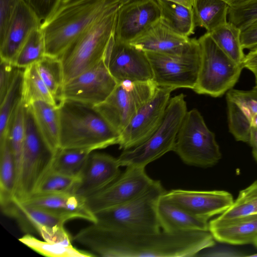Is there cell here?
<instances>
[{
    "mask_svg": "<svg viewBox=\"0 0 257 257\" xmlns=\"http://www.w3.org/2000/svg\"><path fill=\"white\" fill-rule=\"evenodd\" d=\"M257 214V180L239 193L232 205L216 217L228 220Z\"/></svg>",
    "mask_w": 257,
    "mask_h": 257,
    "instance_id": "obj_36",
    "label": "cell"
},
{
    "mask_svg": "<svg viewBox=\"0 0 257 257\" xmlns=\"http://www.w3.org/2000/svg\"><path fill=\"white\" fill-rule=\"evenodd\" d=\"M198 40L201 62L193 90L199 94L221 96L237 82L243 66L227 56L214 42L209 33H206Z\"/></svg>",
    "mask_w": 257,
    "mask_h": 257,
    "instance_id": "obj_8",
    "label": "cell"
},
{
    "mask_svg": "<svg viewBox=\"0 0 257 257\" xmlns=\"http://www.w3.org/2000/svg\"><path fill=\"white\" fill-rule=\"evenodd\" d=\"M229 8L223 0H193L192 9L196 27L211 32L227 22Z\"/></svg>",
    "mask_w": 257,
    "mask_h": 257,
    "instance_id": "obj_26",
    "label": "cell"
},
{
    "mask_svg": "<svg viewBox=\"0 0 257 257\" xmlns=\"http://www.w3.org/2000/svg\"><path fill=\"white\" fill-rule=\"evenodd\" d=\"M58 109L59 148L94 151L118 144L120 134L94 107L64 100Z\"/></svg>",
    "mask_w": 257,
    "mask_h": 257,
    "instance_id": "obj_3",
    "label": "cell"
},
{
    "mask_svg": "<svg viewBox=\"0 0 257 257\" xmlns=\"http://www.w3.org/2000/svg\"><path fill=\"white\" fill-rule=\"evenodd\" d=\"M248 256H253V257H257V253H255V254H251V255H247Z\"/></svg>",
    "mask_w": 257,
    "mask_h": 257,
    "instance_id": "obj_52",
    "label": "cell"
},
{
    "mask_svg": "<svg viewBox=\"0 0 257 257\" xmlns=\"http://www.w3.org/2000/svg\"><path fill=\"white\" fill-rule=\"evenodd\" d=\"M228 22L241 31L257 20V0H247L238 6L229 7Z\"/></svg>",
    "mask_w": 257,
    "mask_h": 257,
    "instance_id": "obj_39",
    "label": "cell"
},
{
    "mask_svg": "<svg viewBox=\"0 0 257 257\" xmlns=\"http://www.w3.org/2000/svg\"><path fill=\"white\" fill-rule=\"evenodd\" d=\"M37 17L44 22L58 9L62 0H24Z\"/></svg>",
    "mask_w": 257,
    "mask_h": 257,
    "instance_id": "obj_41",
    "label": "cell"
},
{
    "mask_svg": "<svg viewBox=\"0 0 257 257\" xmlns=\"http://www.w3.org/2000/svg\"><path fill=\"white\" fill-rule=\"evenodd\" d=\"M158 87L151 81H123L109 97L94 107L119 134L136 112L155 94Z\"/></svg>",
    "mask_w": 257,
    "mask_h": 257,
    "instance_id": "obj_11",
    "label": "cell"
},
{
    "mask_svg": "<svg viewBox=\"0 0 257 257\" xmlns=\"http://www.w3.org/2000/svg\"><path fill=\"white\" fill-rule=\"evenodd\" d=\"M161 18L157 0H134L119 9L114 39L130 43Z\"/></svg>",
    "mask_w": 257,
    "mask_h": 257,
    "instance_id": "obj_17",
    "label": "cell"
},
{
    "mask_svg": "<svg viewBox=\"0 0 257 257\" xmlns=\"http://www.w3.org/2000/svg\"><path fill=\"white\" fill-rule=\"evenodd\" d=\"M25 137L22 169L15 199L22 202L34 195L51 171L55 152L46 142L35 122L30 106H25Z\"/></svg>",
    "mask_w": 257,
    "mask_h": 257,
    "instance_id": "obj_7",
    "label": "cell"
},
{
    "mask_svg": "<svg viewBox=\"0 0 257 257\" xmlns=\"http://www.w3.org/2000/svg\"><path fill=\"white\" fill-rule=\"evenodd\" d=\"M251 127H257V113L254 114L251 120Z\"/></svg>",
    "mask_w": 257,
    "mask_h": 257,
    "instance_id": "obj_49",
    "label": "cell"
},
{
    "mask_svg": "<svg viewBox=\"0 0 257 257\" xmlns=\"http://www.w3.org/2000/svg\"><path fill=\"white\" fill-rule=\"evenodd\" d=\"M22 0H0V42L4 39L13 15Z\"/></svg>",
    "mask_w": 257,
    "mask_h": 257,
    "instance_id": "obj_42",
    "label": "cell"
},
{
    "mask_svg": "<svg viewBox=\"0 0 257 257\" xmlns=\"http://www.w3.org/2000/svg\"><path fill=\"white\" fill-rule=\"evenodd\" d=\"M173 151L184 163L197 167L212 166L221 158L214 134L208 128L196 108L186 112Z\"/></svg>",
    "mask_w": 257,
    "mask_h": 257,
    "instance_id": "obj_9",
    "label": "cell"
},
{
    "mask_svg": "<svg viewBox=\"0 0 257 257\" xmlns=\"http://www.w3.org/2000/svg\"><path fill=\"white\" fill-rule=\"evenodd\" d=\"M120 1L122 2V4L124 5V4H125L129 3L134 0H120Z\"/></svg>",
    "mask_w": 257,
    "mask_h": 257,
    "instance_id": "obj_50",
    "label": "cell"
},
{
    "mask_svg": "<svg viewBox=\"0 0 257 257\" xmlns=\"http://www.w3.org/2000/svg\"><path fill=\"white\" fill-rule=\"evenodd\" d=\"M92 152L86 149L59 148L55 153L51 171L79 178Z\"/></svg>",
    "mask_w": 257,
    "mask_h": 257,
    "instance_id": "obj_31",
    "label": "cell"
},
{
    "mask_svg": "<svg viewBox=\"0 0 257 257\" xmlns=\"http://www.w3.org/2000/svg\"><path fill=\"white\" fill-rule=\"evenodd\" d=\"M17 175L8 140L0 145V205L2 211L15 200Z\"/></svg>",
    "mask_w": 257,
    "mask_h": 257,
    "instance_id": "obj_28",
    "label": "cell"
},
{
    "mask_svg": "<svg viewBox=\"0 0 257 257\" xmlns=\"http://www.w3.org/2000/svg\"><path fill=\"white\" fill-rule=\"evenodd\" d=\"M119 4L88 28L66 51L61 60L64 84L104 60L114 39Z\"/></svg>",
    "mask_w": 257,
    "mask_h": 257,
    "instance_id": "obj_4",
    "label": "cell"
},
{
    "mask_svg": "<svg viewBox=\"0 0 257 257\" xmlns=\"http://www.w3.org/2000/svg\"><path fill=\"white\" fill-rule=\"evenodd\" d=\"M209 231L215 240L224 243H252L257 236V214L228 220L216 218L209 222Z\"/></svg>",
    "mask_w": 257,
    "mask_h": 257,
    "instance_id": "obj_23",
    "label": "cell"
},
{
    "mask_svg": "<svg viewBox=\"0 0 257 257\" xmlns=\"http://www.w3.org/2000/svg\"><path fill=\"white\" fill-rule=\"evenodd\" d=\"M145 52L152 70V81L158 87L194 89L201 62L198 40L191 39L188 48L180 54Z\"/></svg>",
    "mask_w": 257,
    "mask_h": 257,
    "instance_id": "obj_10",
    "label": "cell"
},
{
    "mask_svg": "<svg viewBox=\"0 0 257 257\" xmlns=\"http://www.w3.org/2000/svg\"><path fill=\"white\" fill-rule=\"evenodd\" d=\"M36 65L40 77L59 105L62 101V90L64 84L61 59L45 56Z\"/></svg>",
    "mask_w": 257,
    "mask_h": 257,
    "instance_id": "obj_33",
    "label": "cell"
},
{
    "mask_svg": "<svg viewBox=\"0 0 257 257\" xmlns=\"http://www.w3.org/2000/svg\"><path fill=\"white\" fill-rule=\"evenodd\" d=\"M185 96L180 93L170 99L163 121L154 134L142 144L124 150L117 158L120 166L144 167L173 151L177 134L187 111Z\"/></svg>",
    "mask_w": 257,
    "mask_h": 257,
    "instance_id": "obj_6",
    "label": "cell"
},
{
    "mask_svg": "<svg viewBox=\"0 0 257 257\" xmlns=\"http://www.w3.org/2000/svg\"><path fill=\"white\" fill-rule=\"evenodd\" d=\"M157 214L161 228L167 231H209L208 220L190 213L163 196L157 205Z\"/></svg>",
    "mask_w": 257,
    "mask_h": 257,
    "instance_id": "obj_24",
    "label": "cell"
},
{
    "mask_svg": "<svg viewBox=\"0 0 257 257\" xmlns=\"http://www.w3.org/2000/svg\"><path fill=\"white\" fill-rule=\"evenodd\" d=\"M184 6L189 8H192L193 0H167Z\"/></svg>",
    "mask_w": 257,
    "mask_h": 257,
    "instance_id": "obj_47",
    "label": "cell"
},
{
    "mask_svg": "<svg viewBox=\"0 0 257 257\" xmlns=\"http://www.w3.org/2000/svg\"><path fill=\"white\" fill-rule=\"evenodd\" d=\"M209 33L219 48L232 60L242 65L245 55L240 42L241 30L229 22Z\"/></svg>",
    "mask_w": 257,
    "mask_h": 257,
    "instance_id": "obj_30",
    "label": "cell"
},
{
    "mask_svg": "<svg viewBox=\"0 0 257 257\" xmlns=\"http://www.w3.org/2000/svg\"><path fill=\"white\" fill-rule=\"evenodd\" d=\"M249 143L252 149L253 157L257 161V127H251Z\"/></svg>",
    "mask_w": 257,
    "mask_h": 257,
    "instance_id": "obj_46",
    "label": "cell"
},
{
    "mask_svg": "<svg viewBox=\"0 0 257 257\" xmlns=\"http://www.w3.org/2000/svg\"><path fill=\"white\" fill-rule=\"evenodd\" d=\"M173 90L158 87L155 94L133 116L120 134L118 145L123 151L133 148L148 140L164 118Z\"/></svg>",
    "mask_w": 257,
    "mask_h": 257,
    "instance_id": "obj_13",
    "label": "cell"
},
{
    "mask_svg": "<svg viewBox=\"0 0 257 257\" xmlns=\"http://www.w3.org/2000/svg\"><path fill=\"white\" fill-rule=\"evenodd\" d=\"M163 197L190 213L206 220L222 214L234 202L230 193L222 190L201 191L176 189L166 191Z\"/></svg>",
    "mask_w": 257,
    "mask_h": 257,
    "instance_id": "obj_16",
    "label": "cell"
},
{
    "mask_svg": "<svg viewBox=\"0 0 257 257\" xmlns=\"http://www.w3.org/2000/svg\"><path fill=\"white\" fill-rule=\"evenodd\" d=\"M25 204L42 208L66 218L81 219L94 223L95 214L88 208L86 199L74 193L35 194Z\"/></svg>",
    "mask_w": 257,
    "mask_h": 257,
    "instance_id": "obj_22",
    "label": "cell"
},
{
    "mask_svg": "<svg viewBox=\"0 0 257 257\" xmlns=\"http://www.w3.org/2000/svg\"><path fill=\"white\" fill-rule=\"evenodd\" d=\"M117 159L93 151L89 155L74 193L85 199L102 190L121 174Z\"/></svg>",
    "mask_w": 257,
    "mask_h": 257,
    "instance_id": "obj_18",
    "label": "cell"
},
{
    "mask_svg": "<svg viewBox=\"0 0 257 257\" xmlns=\"http://www.w3.org/2000/svg\"><path fill=\"white\" fill-rule=\"evenodd\" d=\"M240 42L243 49L251 50L257 47V20L241 31Z\"/></svg>",
    "mask_w": 257,
    "mask_h": 257,
    "instance_id": "obj_43",
    "label": "cell"
},
{
    "mask_svg": "<svg viewBox=\"0 0 257 257\" xmlns=\"http://www.w3.org/2000/svg\"><path fill=\"white\" fill-rule=\"evenodd\" d=\"M58 106L57 101L40 77L36 65L26 67L23 74L22 103L25 107L37 101Z\"/></svg>",
    "mask_w": 257,
    "mask_h": 257,
    "instance_id": "obj_29",
    "label": "cell"
},
{
    "mask_svg": "<svg viewBox=\"0 0 257 257\" xmlns=\"http://www.w3.org/2000/svg\"><path fill=\"white\" fill-rule=\"evenodd\" d=\"M46 56L45 42L41 28L32 31L19 52L14 64L21 68L35 64Z\"/></svg>",
    "mask_w": 257,
    "mask_h": 257,
    "instance_id": "obj_37",
    "label": "cell"
},
{
    "mask_svg": "<svg viewBox=\"0 0 257 257\" xmlns=\"http://www.w3.org/2000/svg\"><path fill=\"white\" fill-rule=\"evenodd\" d=\"M120 0H62L41 29L46 56L61 59L69 47L97 20Z\"/></svg>",
    "mask_w": 257,
    "mask_h": 257,
    "instance_id": "obj_2",
    "label": "cell"
},
{
    "mask_svg": "<svg viewBox=\"0 0 257 257\" xmlns=\"http://www.w3.org/2000/svg\"><path fill=\"white\" fill-rule=\"evenodd\" d=\"M30 106L39 132L51 149L56 152L60 147L58 106L39 101Z\"/></svg>",
    "mask_w": 257,
    "mask_h": 257,
    "instance_id": "obj_25",
    "label": "cell"
},
{
    "mask_svg": "<svg viewBox=\"0 0 257 257\" xmlns=\"http://www.w3.org/2000/svg\"><path fill=\"white\" fill-rule=\"evenodd\" d=\"M79 180V178L51 171L42 181L35 194L74 193Z\"/></svg>",
    "mask_w": 257,
    "mask_h": 257,
    "instance_id": "obj_38",
    "label": "cell"
},
{
    "mask_svg": "<svg viewBox=\"0 0 257 257\" xmlns=\"http://www.w3.org/2000/svg\"><path fill=\"white\" fill-rule=\"evenodd\" d=\"M117 84L103 60L65 83L62 101L71 100L95 107L109 97Z\"/></svg>",
    "mask_w": 257,
    "mask_h": 257,
    "instance_id": "obj_14",
    "label": "cell"
},
{
    "mask_svg": "<svg viewBox=\"0 0 257 257\" xmlns=\"http://www.w3.org/2000/svg\"><path fill=\"white\" fill-rule=\"evenodd\" d=\"M72 240L104 257L196 256L215 244L209 231H127L96 223L81 229Z\"/></svg>",
    "mask_w": 257,
    "mask_h": 257,
    "instance_id": "obj_1",
    "label": "cell"
},
{
    "mask_svg": "<svg viewBox=\"0 0 257 257\" xmlns=\"http://www.w3.org/2000/svg\"><path fill=\"white\" fill-rule=\"evenodd\" d=\"M0 68V102L16 81L20 73L25 69L15 64L1 60Z\"/></svg>",
    "mask_w": 257,
    "mask_h": 257,
    "instance_id": "obj_40",
    "label": "cell"
},
{
    "mask_svg": "<svg viewBox=\"0 0 257 257\" xmlns=\"http://www.w3.org/2000/svg\"><path fill=\"white\" fill-rule=\"evenodd\" d=\"M166 191L159 181L139 196L120 205L95 214L96 223L103 227L121 231L161 230L157 205Z\"/></svg>",
    "mask_w": 257,
    "mask_h": 257,
    "instance_id": "obj_5",
    "label": "cell"
},
{
    "mask_svg": "<svg viewBox=\"0 0 257 257\" xmlns=\"http://www.w3.org/2000/svg\"><path fill=\"white\" fill-rule=\"evenodd\" d=\"M104 61L110 73L118 83L125 81L152 80V70L146 52L128 43L114 39Z\"/></svg>",
    "mask_w": 257,
    "mask_h": 257,
    "instance_id": "obj_15",
    "label": "cell"
},
{
    "mask_svg": "<svg viewBox=\"0 0 257 257\" xmlns=\"http://www.w3.org/2000/svg\"><path fill=\"white\" fill-rule=\"evenodd\" d=\"M252 244H253L254 246L257 247V236L255 237V238L253 240Z\"/></svg>",
    "mask_w": 257,
    "mask_h": 257,
    "instance_id": "obj_51",
    "label": "cell"
},
{
    "mask_svg": "<svg viewBox=\"0 0 257 257\" xmlns=\"http://www.w3.org/2000/svg\"><path fill=\"white\" fill-rule=\"evenodd\" d=\"M226 98L230 133L236 141L249 142L251 120L257 113V86L249 90L232 88Z\"/></svg>",
    "mask_w": 257,
    "mask_h": 257,
    "instance_id": "obj_20",
    "label": "cell"
},
{
    "mask_svg": "<svg viewBox=\"0 0 257 257\" xmlns=\"http://www.w3.org/2000/svg\"><path fill=\"white\" fill-rule=\"evenodd\" d=\"M25 137V106L21 103L10 124L8 136V142L15 163L17 182L22 169Z\"/></svg>",
    "mask_w": 257,
    "mask_h": 257,
    "instance_id": "obj_34",
    "label": "cell"
},
{
    "mask_svg": "<svg viewBox=\"0 0 257 257\" xmlns=\"http://www.w3.org/2000/svg\"><path fill=\"white\" fill-rule=\"evenodd\" d=\"M20 241L32 250L44 256L49 257H90L96 255L86 251L78 249L73 245L61 244L42 241L26 233L19 238Z\"/></svg>",
    "mask_w": 257,
    "mask_h": 257,
    "instance_id": "obj_35",
    "label": "cell"
},
{
    "mask_svg": "<svg viewBox=\"0 0 257 257\" xmlns=\"http://www.w3.org/2000/svg\"><path fill=\"white\" fill-rule=\"evenodd\" d=\"M226 2L229 7H235L245 2L247 0H223Z\"/></svg>",
    "mask_w": 257,
    "mask_h": 257,
    "instance_id": "obj_48",
    "label": "cell"
},
{
    "mask_svg": "<svg viewBox=\"0 0 257 257\" xmlns=\"http://www.w3.org/2000/svg\"><path fill=\"white\" fill-rule=\"evenodd\" d=\"M155 180L145 168L126 167L125 171L106 187L86 198V205L94 214L125 203L144 193Z\"/></svg>",
    "mask_w": 257,
    "mask_h": 257,
    "instance_id": "obj_12",
    "label": "cell"
},
{
    "mask_svg": "<svg viewBox=\"0 0 257 257\" xmlns=\"http://www.w3.org/2000/svg\"><path fill=\"white\" fill-rule=\"evenodd\" d=\"M191 42V39L176 33L160 18L128 43L144 52L178 55L185 52Z\"/></svg>",
    "mask_w": 257,
    "mask_h": 257,
    "instance_id": "obj_21",
    "label": "cell"
},
{
    "mask_svg": "<svg viewBox=\"0 0 257 257\" xmlns=\"http://www.w3.org/2000/svg\"><path fill=\"white\" fill-rule=\"evenodd\" d=\"M42 24L34 11L22 0L13 15L4 39L0 42L1 60L14 64L32 31L41 28Z\"/></svg>",
    "mask_w": 257,
    "mask_h": 257,
    "instance_id": "obj_19",
    "label": "cell"
},
{
    "mask_svg": "<svg viewBox=\"0 0 257 257\" xmlns=\"http://www.w3.org/2000/svg\"><path fill=\"white\" fill-rule=\"evenodd\" d=\"M24 70L0 102V145L7 141L10 124L18 107L22 103Z\"/></svg>",
    "mask_w": 257,
    "mask_h": 257,
    "instance_id": "obj_32",
    "label": "cell"
},
{
    "mask_svg": "<svg viewBox=\"0 0 257 257\" xmlns=\"http://www.w3.org/2000/svg\"><path fill=\"white\" fill-rule=\"evenodd\" d=\"M243 68L250 70L255 77V86H257V47L245 55L242 63Z\"/></svg>",
    "mask_w": 257,
    "mask_h": 257,
    "instance_id": "obj_45",
    "label": "cell"
},
{
    "mask_svg": "<svg viewBox=\"0 0 257 257\" xmlns=\"http://www.w3.org/2000/svg\"><path fill=\"white\" fill-rule=\"evenodd\" d=\"M161 19L178 34L189 37L196 27L192 9L167 0H157Z\"/></svg>",
    "mask_w": 257,
    "mask_h": 257,
    "instance_id": "obj_27",
    "label": "cell"
},
{
    "mask_svg": "<svg viewBox=\"0 0 257 257\" xmlns=\"http://www.w3.org/2000/svg\"><path fill=\"white\" fill-rule=\"evenodd\" d=\"M215 245V244H214ZM204 249L196 256H243L238 251L227 247H215V245Z\"/></svg>",
    "mask_w": 257,
    "mask_h": 257,
    "instance_id": "obj_44",
    "label": "cell"
}]
</instances>
